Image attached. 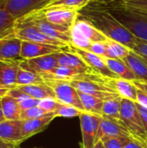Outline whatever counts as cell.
<instances>
[{
  "instance_id": "bcb514c9",
  "label": "cell",
  "mask_w": 147,
  "mask_h": 148,
  "mask_svg": "<svg viewBox=\"0 0 147 148\" xmlns=\"http://www.w3.org/2000/svg\"><path fill=\"white\" fill-rule=\"evenodd\" d=\"M121 0H93L92 2L95 3H113V2H118Z\"/></svg>"
},
{
  "instance_id": "c3c4849f",
  "label": "cell",
  "mask_w": 147,
  "mask_h": 148,
  "mask_svg": "<svg viewBox=\"0 0 147 148\" xmlns=\"http://www.w3.org/2000/svg\"><path fill=\"white\" fill-rule=\"evenodd\" d=\"M94 148H106V147H105V146L103 145V143H102V141H101V140H98V141L96 142V144L94 145Z\"/></svg>"
},
{
  "instance_id": "4dcf8cb0",
  "label": "cell",
  "mask_w": 147,
  "mask_h": 148,
  "mask_svg": "<svg viewBox=\"0 0 147 148\" xmlns=\"http://www.w3.org/2000/svg\"><path fill=\"white\" fill-rule=\"evenodd\" d=\"M92 1L93 0H55L52 1L48 6H58L80 10Z\"/></svg>"
},
{
  "instance_id": "8d00e7d4",
  "label": "cell",
  "mask_w": 147,
  "mask_h": 148,
  "mask_svg": "<svg viewBox=\"0 0 147 148\" xmlns=\"http://www.w3.org/2000/svg\"><path fill=\"white\" fill-rule=\"evenodd\" d=\"M90 52L102 56L107 57V46L106 42H93L89 50Z\"/></svg>"
},
{
  "instance_id": "4fadbf2b",
  "label": "cell",
  "mask_w": 147,
  "mask_h": 148,
  "mask_svg": "<svg viewBox=\"0 0 147 148\" xmlns=\"http://www.w3.org/2000/svg\"><path fill=\"white\" fill-rule=\"evenodd\" d=\"M69 50L72 52L77 54L86 63L87 65L95 73L101 75L105 77H110V78H118L107 66L104 58L102 56H97L90 51L81 49L73 46H70L68 48Z\"/></svg>"
},
{
  "instance_id": "ab89813d",
  "label": "cell",
  "mask_w": 147,
  "mask_h": 148,
  "mask_svg": "<svg viewBox=\"0 0 147 148\" xmlns=\"http://www.w3.org/2000/svg\"><path fill=\"white\" fill-rule=\"evenodd\" d=\"M136 103L140 105L141 107L147 109V94L143 90L138 88L137 89V101Z\"/></svg>"
},
{
  "instance_id": "681fc988",
  "label": "cell",
  "mask_w": 147,
  "mask_h": 148,
  "mask_svg": "<svg viewBox=\"0 0 147 148\" xmlns=\"http://www.w3.org/2000/svg\"><path fill=\"white\" fill-rule=\"evenodd\" d=\"M0 87H3V85L2 84V82H0ZM4 87H5V86H4Z\"/></svg>"
},
{
  "instance_id": "f35d334b",
  "label": "cell",
  "mask_w": 147,
  "mask_h": 148,
  "mask_svg": "<svg viewBox=\"0 0 147 148\" xmlns=\"http://www.w3.org/2000/svg\"><path fill=\"white\" fill-rule=\"evenodd\" d=\"M133 51H135L136 53L143 56L144 57L147 58V42H144V41H141V40H139L138 39V42H136V44L134 45L133 49Z\"/></svg>"
},
{
  "instance_id": "e0dca14e",
  "label": "cell",
  "mask_w": 147,
  "mask_h": 148,
  "mask_svg": "<svg viewBox=\"0 0 147 148\" xmlns=\"http://www.w3.org/2000/svg\"><path fill=\"white\" fill-rule=\"evenodd\" d=\"M105 83L113 88L121 98L136 102L137 101V87L133 82L121 78L107 77Z\"/></svg>"
},
{
  "instance_id": "6da1fadb",
  "label": "cell",
  "mask_w": 147,
  "mask_h": 148,
  "mask_svg": "<svg viewBox=\"0 0 147 148\" xmlns=\"http://www.w3.org/2000/svg\"><path fill=\"white\" fill-rule=\"evenodd\" d=\"M78 17L87 20L109 39L117 41L133 49L138 38L122 25L112 14L95 2L79 10Z\"/></svg>"
},
{
  "instance_id": "836d02e7",
  "label": "cell",
  "mask_w": 147,
  "mask_h": 148,
  "mask_svg": "<svg viewBox=\"0 0 147 148\" xmlns=\"http://www.w3.org/2000/svg\"><path fill=\"white\" fill-rule=\"evenodd\" d=\"M119 2L127 10L147 13V0H121Z\"/></svg>"
},
{
  "instance_id": "d6986e66",
  "label": "cell",
  "mask_w": 147,
  "mask_h": 148,
  "mask_svg": "<svg viewBox=\"0 0 147 148\" xmlns=\"http://www.w3.org/2000/svg\"><path fill=\"white\" fill-rule=\"evenodd\" d=\"M22 41L15 37L13 33L0 37V59L17 60L21 59Z\"/></svg>"
},
{
  "instance_id": "f6af8a7d",
  "label": "cell",
  "mask_w": 147,
  "mask_h": 148,
  "mask_svg": "<svg viewBox=\"0 0 147 148\" xmlns=\"http://www.w3.org/2000/svg\"><path fill=\"white\" fill-rule=\"evenodd\" d=\"M17 147L13 145V144H10V143H8V142H5V141H3L0 140V148H16Z\"/></svg>"
},
{
  "instance_id": "2e32d148",
  "label": "cell",
  "mask_w": 147,
  "mask_h": 148,
  "mask_svg": "<svg viewBox=\"0 0 147 148\" xmlns=\"http://www.w3.org/2000/svg\"><path fill=\"white\" fill-rule=\"evenodd\" d=\"M0 140L18 147L26 140L22 134V120L7 121L0 123Z\"/></svg>"
},
{
  "instance_id": "d590c367",
  "label": "cell",
  "mask_w": 147,
  "mask_h": 148,
  "mask_svg": "<svg viewBox=\"0 0 147 148\" xmlns=\"http://www.w3.org/2000/svg\"><path fill=\"white\" fill-rule=\"evenodd\" d=\"M59 104L60 103L55 98L49 97V98L40 100L38 107H40L42 109H43L45 112L49 114H53L55 111V109L58 108Z\"/></svg>"
},
{
  "instance_id": "30bf717a",
  "label": "cell",
  "mask_w": 147,
  "mask_h": 148,
  "mask_svg": "<svg viewBox=\"0 0 147 148\" xmlns=\"http://www.w3.org/2000/svg\"><path fill=\"white\" fill-rule=\"evenodd\" d=\"M69 82L78 91L95 96L97 98L103 100L104 101L119 95L113 88H111L106 83L94 82V81H78V80L69 81Z\"/></svg>"
},
{
  "instance_id": "f546056e",
  "label": "cell",
  "mask_w": 147,
  "mask_h": 148,
  "mask_svg": "<svg viewBox=\"0 0 147 148\" xmlns=\"http://www.w3.org/2000/svg\"><path fill=\"white\" fill-rule=\"evenodd\" d=\"M106 43L107 46V58L124 59L131 50L126 45L113 39H108Z\"/></svg>"
},
{
  "instance_id": "8fae6325",
  "label": "cell",
  "mask_w": 147,
  "mask_h": 148,
  "mask_svg": "<svg viewBox=\"0 0 147 148\" xmlns=\"http://www.w3.org/2000/svg\"><path fill=\"white\" fill-rule=\"evenodd\" d=\"M53 0H8L4 8L16 19L48 6Z\"/></svg>"
},
{
  "instance_id": "3957f363",
  "label": "cell",
  "mask_w": 147,
  "mask_h": 148,
  "mask_svg": "<svg viewBox=\"0 0 147 148\" xmlns=\"http://www.w3.org/2000/svg\"><path fill=\"white\" fill-rule=\"evenodd\" d=\"M71 46L89 50L93 42H106L109 38L92 23L78 17L71 29Z\"/></svg>"
},
{
  "instance_id": "277c9868",
  "label": "cell",
  "mask_w": 147,
  "mask_h": 148,
  "mask_svg": "<svg viewBox=\"0 0 147 148\" xmlns=\"http://www.w3.org/2000/svg\"><path fill=\"white\" fill-rule=\"evenodd\" d=\"M16 21L20 23H29L34 26L35 28H36L45 36L50 38L58 40L60 42H62L65 44H67L68 47L71 46V35H70L71 30L70 29L50 23L48 21L44 20L43 18L38 16L33 12L17 19Z\"/></svg>"
},
{
  "instance_id": "4316f807",
  "label": "cell",
  "mask_w": 147,
  "mask_h": 148,
  "mask_svg": "<svg viewBox=\"0 0 147 148\" xmlns=\"http://www.w3.org/2000/svg\"><path fill=\"white\" fill-rule=\"evenodd\" d=\"M122 98L118 95L104 101L102 107V116L110 117L120 121V108Z\"/></svg>"
},
{
  "instance_id": "ee69618b",
  "label": "cell",
  "mask_w": 147,
  "mask_h": 148,
  "mask_svg": "<svg viewBox=\"0 0 147 148\" xmlns=\"http://www.w3.org/2000/svg\"><path fill=\"white\" fill-rule=\"evenodd\" d=\"M125 148H145L141 144H139L138 141H136L135 140H133V138H131V141L126 146Z\"/></svg>"
},
{
  "instance_id": "f1b7e54d",
  "label": "cell",
  "mask_w": 147,
  "mask_h": 148,
  "mask_svg": "<svg viewBox=\"0 0 147 148\" xmlns=\"http://www.w3.org/2000/svg\"><path fill=\"white\" fill-rule=\"evenodd\" d=\"M16 19L6 10L4 5L0 6V37L13 33Z\"/></svg>"
},
{
  "instance_id": "f907efd6",
  "label": "cell",
  "mask_w": 147,
  "mask_h": 148,
  "mask_svg": "<svg viewBox=\"0 0 147 148\" xmlns=\"http://www.w3.org/2000/svg\"><path fill=\"white\" fill-rule=\"evenodd\" d=\"M0 100H1V98H0Z\"/></svg>"
},
{
  "instance_id": "9a60e30c",
  "label": "cell",
  "mask_w": 147,
  "mask_h": 148,
  "mask_svg": "<svg viewBox=\"0 0 147 148\" xmlns=\"http://www.w3.org/2000/svg\"><path fill=\"white\" fill-rule=\"evenodd\" d=\"M62 49H65L58 47V46H55V45L22 41L20 57L21 59H23V60L32 59V58L39 57V56L58 53L62 51Z\"/></svg>"
},
{
  "instance_id": "7dc6e473",
  "label": "cell",
  "mask_w": 147,
  "mask_h": 148,
  "mask_svg": "<svg viewBox=\"0 0 147 148\" xmlns=\"http://www.w3.org/2000/svg\"><path fill=\"white\" fill-rule=\"evenodd\" d=\"M6 119L4 117V114H3V108H2V104H1V100H0V123L4 121Z\"/></svg>"
},
{
  "instance_id": "9c48e42d",
  "label": "cell",
  "mask_w": 147,
  "mask_h": 148,
  "mask_svg": "<svg viewBox=\"0 0 147 148\" xmlns=\"http://www.w3.org/2000/svg\"><path fill=\"white\" fill-rule=\"evenodd\" d=\"M79 118L82 136L81 147L94 148L98 141L97 135L102 115L91 114L88 112H82Z\"/></svg>"
},
{
  "instance_id": "7a4b0ae2",
  "label": "cell",
  "mask_w": 147,
  "mask_h": 148,
  "mask_svg": "<svg viewBox=\"0 0 147 148\" xmlns=\"http://www.w3.org/2000/svg\"><path fill=\"white\" fill-rule=\"evenodd\" d=\"M97 3L112 14L139 40L147 42V19L141 14L126 9L119 1L108 3Z\"/></svg>"
},
{
  "instance_id": "d4e9b609",
  "label": "cell",
  "mask_w": 147,
  "mask_h": 148,
  "mask_svg": "<svg viewBox=\"0 0 147 148\" xmlns=\"http://www.w3.org/2000/svg\"><path fill=\"white\" fill-rule=\"evenodd\" d=\"M1 104L4 117L7 121L21 120L22 109L19 102L10 95H5L1 98Z\"/></svg>"
},
{
  "instance_id": "cb8c5ba5",
  "label": "cell",
  "mask_w": 147,
  "mask_h": 148,
  "mask_svg": "<svg viewBox=\"0 0 147 148\" xmlns=\"http://www.w3.org/2000/svg\"><path fill=\"white\" fill-rule=\"evenodd\" d=\"M16 88H17L19 90H21L24 94L28 95L29 96L35 98V99H37V100H42V99L49 98V97L55 98V95H54L53 90L45 82L39 83V84L17 86Z\"/></svg>"
},
{
  "instance_id": "44dd1931",
  "label": "cell",
  "mask_w": 147,
  "mask_h": 148,
  "mask_svg": "<svg viewBox=\"0 0 147 148\" xmlns=\"http://www.w3.org/2000/svg\"><path fill=\"white\" fill-rule=\"evenodd\" d=\"M56 118L53 114L38 119L22 120V134L25 140L42 132Z\"/></svg>"
},
{
  "instance_id": "484cf974",
  "label": "cell",
  "mask_w": 147,
  "mask_h": 148,
  "mask_svg": "<svg viewBox=\"0 0 147 148\" xmlns=\"http://www.w3.org/2000/svg\"><path fill=\"white\" fill-rule=\"evenodd\" d=\"M78 91V90H77ZM79 97L81 102V105L85 110V112H88L91 114H102V107L104 101L97 98L95 96L81 93L78 91Z\"/></svg>"
},
{
  "instance_id": "ba28073f",
  "label": "cell",
  "mask_w": 147,
  "mask_h": 148,
  "mask_svg": "<svg viewBox=\"0 0 147 148\" xmlns=\"http://www.w3.org/2000/svg\"><path fill=\"white\" fill-rule=\"evenodd\" d=\"M120 121L127 127L133 135L146 134L141 115L137 108L136 102L123 99L121 101Z\"/></svg>"
},
{
  "instance_id": "ffe728a7",
  "label": "cell",
  "mask_w": 147,
  "mask_h": 148,
  "mask_svg": "<svg viewBox=\"0 0 147 148\" xmlns=\"http://www.w3.org/2000/svg\"><path fill=\"white\" fill-rule=\"evenodd\" d=\"M57 61L59 66L68 67L81 73L94 72L77 54L72 52L68 49H62L57 53Z\"/></svg>"
},
{
  "instance_id": "816d5d0a",
  "label": "cell",
  "mask_w": 147,
  "mask_h": 148,
  "mask_svg": "<svg viewBox=\"0 0 147 148\" xmlns=\"http://www.w3.org/2000/svg\"><path fill=\"white\" fill-rule=\"evenodd\" d=\"M53 1H55V0H53Z\"/></svg>"
},
{
  "instance_id": "e575fe53",
  "label": "cell",
  "mask_w": 147,
  "mask_h": 148,
  "mask_svg": "<svg viewBox=\"0 0 147 148\" xmlns=\"http://www.w3.org/2000/svg\"><path fill=\"white\" fill-rule=\"evenodd\" d=\"M50 114L45 112L40 107L36 106L31 108H28L25 110H22L21 120H31V119H38L49 115Z\"/></svg>"
},
{
  "instance_id": "52a82bcc",
  "label": "cell",
  "mask_w": 147,
  "mask_h": 148,
  "mask_svg": "<svg viewBox=\"0 0 147 148\" xmlns=\"http://www.w3.org/2000/svg\"><path fill=\"white\" fill-rule=\"evenodd\" d=\"M13 35L15 37L18 38L21 41L55 45V46H58L63 49L69 48L64 42L45 36L36 28H35L34 26L29 23H20V22L16 21V24H15L14 30H13Z\"/></svg>"
},
{
  "instance_id": "74e56055",
  "label": "cell",
  "mask_w": 147,
  "mask_h": 148,
  "mask_svg": "<svg viewBox=\"0 0 147 148\" xmlns=\"http://www.w3.org/2000/svg\"><path fill=\"white\" fill-rule=\"evenodd\" d=\"M39 101H40V100H37V99H35V98H32L29 96V97L26 98L25 100L20 101L19 105H20L22 110H25V109L31 108L38 106Z\"/></svg>"
},
{
  "instance_id": "5b68a950",
  "label": "cell",
  "mask_w": 147,
  "mask_h": 148,
  "mask_svg": "<svg viewBox=\"0 0 147 148\" xmlns=\"http://www.w3.org/2000/svg\"><path fill=\"white\" fill-rule=\"evenodd\" d=\"M33 13L50 23L70 30L79 16V10L58 6H47L35 10Z\"/></svg>"
},
{
  "instance_id": "7bdbcfd3",
  "label": "cell",
  "mask_w": 147,
  "mask_h": 148,
  "mask_svg": "<svg viewBox=\"0 0 147 148\" xmlns=\"http://www.w3.org/2000/svg\"><path fill=\"white\" fill-rule=\"evenodd\" d=\"M133 83L135 84V86L143 90L145 93L147 94V82H139V81H133Z\"/></svg>"
},
{
  "instance_id": "603a6c76",
  "label": "cell",
  "mask_w": 147,
  "mask_h": 148,
  "mask_svg": "<svg viewBox=\"0 0 147 148\" xmlns=\"http://www.w3.org/2000/svg\"><path fill=\"white\" fill-rule=\"evenodd\" d=\"M103 58L107 68L118 78L125 79L131 82L136 80L135 75L129 68V66L124 62L123 59H115V58H107V57H103Z\"/></svg>"
},
{
  "instance_id": "d6a6232c",
  "label": "cell",
  "mask_w": 147,
  "mask_h": 148,
  "mask_svg": "<svg viewBox=\"0 0 147 148\" xmlns=\"http://www.w3.org/2000/svg\"><path fill=\"white\" fill-rule=\"evenodd\" d=\"M100 140L102 141L106 148H125L131 141V138L127 137H103Z\"/></svg>"
},
{
  "instance_id": "60d3db41",
  "label": "cell",
  "mask_w": 147,
  "mask_h": 148,
  "mask_svg": "<svg viewBox=\"0 0 147 148\" xmlns=\"http://www.w3.org/2000/svg\"><path fill=\"white\" fill-rule=\"evenodd\" d=\"M137 105V108L139 109V112L141 115V118H142V121H143V124H144V127H145V130H146V133L147 134V109L141 107L140 105H139L138 103H136Z\"/></svg>"
},
{
  "instance_id": "5bb4252c",
  "label": "cell",
  "mask_w": 147,
  "mask_h": 148,
  "mask_svg": "<svg viewBox=\"0 0 147 148\" xmlns=\"http://www.w3.org/2000/svg\"><path fill=\"white\" fill-rule=\"evenodd\" d=\"M103 137L132 138V134L121 121L102 116L98 131L97 140H100Z\"/></svg>"
},
{
  "instance_id": "ac0fdd59",
  "label": "cell",
  "mask_w": 147,
  "mask_h": 148,
  "mask_svg": "<svg viewBox=\"0 0 147 148\" xmlns=\"http://www.w3.org/2000/svg\"><path fill=\"white\" fill-rule=\"evenodd\" d=\"M19 61L0 59V82L8 88L16 87V76L19 69Z\"/></svg>"
},
{
  "instance_id": "1f68e13d",
  "label": "cell",
  "mask_w": 147,
  "mask_h": 148,
  "mask_svg": "<svg viewBox=\"0 0 147 148\" xmlns=\"http://www.w3.org/2000/svg\"><path fill=\"white\" fill-rule=\"evenodd\" d=\"M84 112L80 110L79 108L71 106V105H66V104H59L58 108L55 109V111L53 113V114L55 117H64V118H74V117H79L81 114Z\"/></svg>"
},
{
  "instance_id": "8992f818",
  "label": "cell",
  "mask_w": 147,
  "mask_h": 148,
  "mask_svg": "<svg viewBox=\"0 0 147 148\" xmlns=\"http://www.w3.org/2000/svg\"><path fill=\"white\" fill-rule=\"evenodd\" d=\"M44 82L51 88L54 92L55 98L59 103L71 105L85 112L81 105L77 89L75 88L69 82L53 78L44 79Z\"/></svg>"
},
{
  "instance_id": "83f0119b",
  "label": "cell",
  "mask_w": 147,
  "mask_h": 148,
  "mask_svg": "<svg viewBox=\"0 0 147 148\" xmlns=\"http://www.w3.org/2000/svg\"><path fill=\"white\" fill-rule=\"evenodd\" d=\"M45 82L42 75L24 69L19 66V69L16 76V87L23 85H32V84H39Z\"/></svg>"
},
{
  "instance_id": "b9f144b4",
  "label": "cell",
  "mask_w": 147,
  "mask_h": 148,
  "mask_svg": "<svg viewBox=\"0 0 147 148\" xmlns=\"http://www.w3.org/2000/svg\"><path fill=\"white\" fill-rule=\"evenodd\" d=\"M132 138L135 140L136 141H138L139 144H141L145 148H147V134H144V135H133L132 134Z\"/></svg>"
},
{
  "instance_id": "7402d4cb",
  "label": "cell",
  "mask_w": 147,
  "mask_h": 148,
  "mask_svg": "<svg viewBox=\"0 0 147 148\" xmlns=\"http://www.w3.org/2000/svg\"><path fill=\"white\" fill-rule=\"evenodd\" d=\"M123 60L135 75V81L147 82V58L131 49Z\"/></svg>"
},
{
  "instance_id": "7c38bea8",
  "label": "cell",
  "mask_w": 147,
  "mask_h": 148,
  "mask_svg": "<svg viewBox=\"0 0 147 148\" xmlns=\"http://www.w3.org/2000/svg\"><path fill=\"white\" fill-rule=\"evenodd\" d=\"M19 66L40 75L49 74L58 66L57 53L27 60L20 59Z\"/></svg>"
}]
</instances>
